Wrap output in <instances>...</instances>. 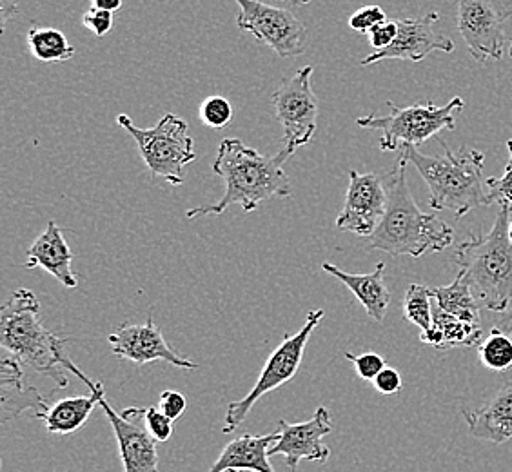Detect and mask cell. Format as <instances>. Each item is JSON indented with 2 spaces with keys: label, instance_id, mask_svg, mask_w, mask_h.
I'll return each mask as SVG.
<instances>
[{
  "label": "cell",
  "instance_id": "6da1fadb",
  "mask_svg": "<svg viewBox=\"0 0 512 472\" xmlns=\"http://www.w3.org/2000/svg\"><path fill=\"white\" fill-rule=\"evenodd\" d=\"M289 158L286 149L275 157H266L256 149L247 148L238 138H224L218 148L213 173L224 178L226 193L217 204L198 206L186 211V217L222 215L227 207L238 204L244 213H253L269 198H287L291 195V180L284 171Z\"/></svg>",
  "mask_w": 512,
  "mask_h": 472
},
{
  "label": "cell",
  "instance_id": "7a4b0ae2",
  "mask_svg": "<svg viewBox=\"0 0 512 472\" xmlns=\"http://www.w3.org/2000/svg\"><path fill=\"white\" fill-rule=\"evenodd\" d=\"M68 340L55 335L40 322V302L30 289H17L0 309V345L15 356L20 364L31 367L44 376H50L60 389L69 384L73 373L89 391L97 382L89 380L66 356Z\"/></svg>",
  "mask_w": 512,
  "mask_h": 472
},
{
  "label": "cell",
  "instance_id": "3957f363",
  "mask_svg": "<svg viewBox=\"0 0 512 472\" xmlns=\"http://www.w3.org/2000/svg\"><path fill=\"white\" fill-rule=\"evenodd\" d=\"M407 160L398 157L394 168L384 177L387 209L367 249L387 255L420 258L425 253H440L453 246V227L444 220L425 213L414 202L407 186Z\"/></svg>",
  "mask_w": 512,
  "mask_h": 472
},
{
  "label": "cell",
  "instance_id": "277c9868",
  "mask_svg": "<svg viewBox=\"0 0 512 472\" xmlns=\"http://www.w3.org/2000/svg\"><path fill=\"white\" fill-rule=\"evenodd\" d=\"M445 157H429L420 153L414 146L400 151L409 164L418 169L429 187V207L433 211H451L454 217L462 218L476 207L491 206L483 186L487 180L483 178L485 155L482 151L462 146L454 153L440 140Z\"/></svg>",
  "mask_w": 512,
  "mask_h": 472
},
{
  "label": "cell",
  "instance_id": "5b68a950",
  "mask_svg": "<svg viewBox=\"0 0 512 472\" xmlns=\"http://www.w3.org/2000/svg\"><path fill=\"white\" fill-rule=\"evenodd\" d=\"M511 209L500 206L493 229L487 235L469 236L454 256L482 309L493 313H505L512 302Z\"/></svg>",
  "mask_w": 512,
  "mask_h": 472
},
{
  "label": "cell",
  "instance_id": "8992f818",
  "mask_svg": "<svg viewBox=\"0 0 512 472\" xmlns=\"http://www.w3.org/2000/svg\"><path fill=\"white\" fill-rule=\"evenodd\" d=\"M387 106L391 108L389 115H367L358 118L356 124L360 128L380 131V149L391 153L409 146L416 148L444 129L453 131L456 128V118L465 109V102L460 97H454L445 106H434L433 102L414 104L407 108H398L393 102H387Z\"/></svg>",
  "mask_w": 512,
  "mask_h": 472
},
{
  "label": "cell",
  "instance_id": "52a82bcc",
  "mask_svg": "<svg viewBox=\"0 0 512 472\" xmlns=\"http://www.w3.org/2000/svg\"><path fill=\"white\" fill-rule=\"evenodd\" d=\"M117 124L135 138L151 177L166 180L171 186L184 184L182 169L197 158L186 120L168 113L158 120L155 128L140 129L128 115H119Z\"/></svg>",
  "mask_w": 512,
  "mask_h": 472
},
{
  "label": "cell",
  "instance_id": "ba28073f",
  "mask_svg": "<svg viewBox=\"0 0 512 472\" xmlns=\"http://www.w3.org/2000/svg\"><path fill=\"white\" fill-rule=\"evenodd\" d=\"M324 316V309L311 311L307 315L306 324L302 325V329L295 335H287L282 340V344L278 345L271 356L267 358L266 365L262 367V373L258 376L253 389L242 400H235L227 405L222 433H235L242 422L246 420L247 414L251 413L256 402L262 400V396L273 393L295 378L300 365H302V360H304L307 342Z\"/></svg>",
  "mask_w": 512,
  "mask_h": 472
},
{
  "label": "cell",
  "instance_id": "9c48e42d",
  "mask_svg": "<svg viewBox=\"0 0 512 472\" xmlns=\"http://www.w3.org/2000/svg\"><path fill=\"white\" fill-rule=\"evenodd\" d=\"M311 75L313 66L298 69L293 77L282 80L273 93V108L284 128V149L289 157L315 137L318 99L311 88Z\"/></svg>",
  "mask_w": 512,
  "mask_h": 472
},
{
  "label": "cell",
  "instance_id": "30bf717a",
  "mask_svg": "<svg viewBox=\"0 0 512 472\" xmlns=\"http://www.w3.org/2000/svg\"><path fill=\"white\" fill-rule=\"evenodd\" d=\"M240 8L237 24L258 42L266 44L278 57L289 59L306 51L304 22L286 8H276L262 0H235Z\"/></svg>",
  "mask_w": 512,
  "mask_h": 472
},
{
  "label": "cell",
  "instance_id": "8fae6325",
  "mask_svg": "<svg viewBox=\"0 0 512 472\" xmlns=\"http://www.w3.org/2000/svg\"><path fill=\"white\" fill-rule=\"evenodd\" d=\"M456 24L467 50L476 62L500 60L505 46L503 24L512 6L500 8L494 0H456Z\"/></svg>",
  "mask_w": 512,
  "mask_h": 472
},
{
  "label": "cell",
  "instance_id": "7c38bea8",
  "mask_svg": "<svg viewBox=\"0 0 512 472\" xmlns=\"http://www.w3.org/2000/svg\"><path fill=\"white\" fill-rule=\"evenodd\" d=\"M100 407L108 416L115 438L119 442L124 472L158 471L157 440L146 425V409L128 407L117 413L108 404L106 396L100 398Z\"/></svg>",
  "mask_w": 512,
  "mask_h": 472
},
{
  "label": "cell",
  "instance_id": "4fadbf2b",
  "mask_svg": "<svg viewBox=\"0 0 512 472\" xmlns=\"http://www.w3.org/2000/svg\"><path fill=\"white\" fill-rule=\"evenodd\" d=\"M387 209V191L384 180L375 173L349 171V187L342 213L336 218V227L356 236L375 235Z\"/></svg>",
  "mask_w": 512,
  "mask_h": 472
},
{
  "label": "cell",
  "instance_id": "5bb4252c",
  "mask_svg": "<svg viewBox=\"0 0 512 472\" xmlns=\"http://www.w3.org/2000/svg\"><path fill=\"white\" fill-rule=\"evenodd\" d=\"M333 418L325 407H318L315 416L307 422L287 423L278 420L280 438L271 445L269 456H284L287 469L298 471V463H325L331 458V449L325 447L324 438L333 431Z\"/></svg>",
  "mask_w": 512,
  "mask_h": 472
},
{
  "label": "cell",
  "instance_id": "9a60e30c",
  "mask_svg": "<svg viewBox=\"0 0 512 472\" xmlns=\"http://www.w3.org/2000/svg\"><path fill=\"white\" fill-rule=\"evenodd\" d=\"M108 342L111 345V351L117 358L128 360L133 364H151V362L160 360V362H168L184 371H191L198 367L195 362H191L186 356L178 354L175 349L169 347L166 338L158 329L151 315L148 316L146 324L120 325L115 333L108 336Z\"/></svg>",
  "mask_w": 512,
  "mask_h": 472
},
{
  "label": "cell",
  "instance_id": "2e32d148",
  "mask_svg": "<svg viewBox=\"0 0 512 472\" xmlns=\"http://www.w3.org/2000/svg\"><path fill=\"white\" fill-rule=\"evenodd\" d=\"M440 20L436 11L427 13L424 17L414 19H398V37L393 44L384 51H375L369 57L362 60V66H371L382 60H411V62H422L434 51L451 53L454 50V42L438 35L434 31V22Z\"/></svg>",
  "mask_w": 512,
  "mask_h": 472
},
{
  "label": "cell",
  "instance_id": "e0dca14e",
  "mask_svg": "<svg viewBox=\"0 0 512 472\" xmlns=\"http://www.w3.org/2000/svg\"><path fill=\"white\" fill-rule=\"evenodd\" d=\"M26 255L28 260L24 267L28 269L40 267L46 273L55 276L62 286L69 289L79 286V278L71 269L73 251L69 249L68 242L62 235V229L53 220H50L46 229L37 236V240L33 242V246L28 249Z\"/></svg>",
  "mask_w": 512,
  "mask_h": 472
},
{
  "label": "cell",
  "instance_id": "ac0fdd59",
  "mask_svg": "<svg viewBox=\"0 0 512 472\" xmlns=\"http://www.w3.org/2000/svg\"><path fill=\"white\" fill-rule=\"evenodd\" d=\"M278 438V429L264 436L242 434L227 443L209 472H275L269 462V449L278 442Z\"/></svg>",
  "mask_w": 512,
  "mask_h": 472
},
{
  "label": "cell",
  "instance_id": "d6986e66",
  "mask_svg": "<svg viewBox=\"0 0 512 472\" xmlns=\"http://www.w3.org/2000/svg\"><path fill=\"white\" fill-rule=\"evenodd\" d=\"M50 404L42 394L26 385L22 364L15 356H4L0 362V422H10L24 411L37 414Z\"/></svg>",
  "mask_w": 512,
  "mask_h": 472
},
{
  "label": "cell",
  "instance_id": "ffe728a7",
  "mask_svg": "<svg viewBox=\"0 0 512 472\" xmlns=\"http://www.w3.org/2000/svg\"><path fill=\"white\" fill-rule=\"evenodd\" d=\"M463 418L476 440L498 445L509 442L512 438V382L503 385L482 409H463Z\"/></svg>",
  "mask_w": 512,
  "mask_h": 472
},
{
  "label": "cell",
  "instance_id": "44dd1931",
  "mask_svg": "<svg viewBox=\"0 0 512 472\" xmlns=\"http://www.w3.org/2000/svg\"><path fill=\"white\" fill-rule=\"evenodd\" d=\"M322 271L340 280L356 296V300L364 307L365 313L375 322H384L387 307L391 304V293L384 282V262H378L375 271L369 275L345 273L340 267L333 266L329 262L322 264Z\"/></svg>",
  "mask_w": 512,
  "mask_h": 472
},
{
  "label": "cell",
  "instance_id": "7402d4cb",
  "mask_svg": "<svg viewBox=\"0 0 512 472\" xmlns=\"http://www.w3.org/2000/svg\"><path fill=\"white\" fill-rule=\"evenodd\" d=\"M106 396L104 385H97L89 391L88 396H73L64 398L53 405H46L40 413L35 414L44 423L46 431L51 434H73L82 429V425L88 422L89 416L100 405V398Z\"/></svg>",
  "mask_w": 512,
  "mask_h": 472
},
{
  "label": "cell",
  "instance_id": "603a6c76",
  "mask_svg": "<svg viewBox=\"0 0 512 472\" xmlns=\"http://www.w3.org/2000/svg\"><path fill=\"white\" fill-rule=\"evenodd\" d=\"M420 340L422 344L433 345L438 351H447L453 347H473L482 342V327L449 315L436 305V309H433V324L420 335Z\"/></svg>",
  "mask_w": 512,
  "mask_h": 472
},
{
  "label": "cell",
  "instance_id": "cb8c5ba5",
  "mask_svg": "<svg viewBox=\"0 0 512 472\" xmlns=\"http://www.w3.org/2000/svg\"><path fill=\"white\" fill-rule=\"evenodd\" d=\"M433 298H436V304L445 313L456 316L465 322L480 325V309L482 305L476 300L473 293V287L465 280L462 273L454 278L451 286L434 287L431 289Z\"/></svg>",
  "mask_w": 512,
  "mask_h": 472
},
{
  "label": "cell",
  "instance_id": "d4e9b609",
  "mask_svg": "<svg viewBox=\"0 0 512 472\" xmlns=\"http://www.w3.org/2000/svg\"><path fill=\"white\" fill-rule=\"evenodd\" d=\"M28 48L35 59L46 64L68 62L75 55L66 35L55 28H31L28 31Z\"/></svg>",
  "mask_w": 512,
  "mask_h": 472
},
{
  "label": "cell",
  "instance_id": "484cf974",
  "mask_svg": "<svg viewBox=\"0 0 512 472\" xmlns=\"http://www.w3.org/2000/svg\"><path fill=\"white\" fill-rule=\"evenodd\" d=\"M482 364L494 373H503L512 367V336L493 327L491 335L478 345Z\"/></svg>",
  "mask_w": 512,
  "mask_h": 472
},
{
  "label": "cell",
  "instance_id": "4316f807",
  "mask_svg": "<svg viewBox=\"0 0 512 472\" xmlns=\"http://www.w3.org/2000/svg\"><path fill=\"white\" fill-rule=\"evenodd\" d=\"M433 293L429 287L422 284H411L405 291L404 316L411 324L416 325L422 333L433 324Z\"/></svg>",
  "mask_w": 512,
  "mask_h": 472
},
{
  "label": "cell",
  "instance_id": "83f0119b",
  "mask_svg": "<svg viewBox=\"0 0 512 472\" xmlns=\"http://www.w3.org/2000/svg\"><path fill=\"white\" fill-rule=\"evenodd\" d=\"M233 104L220 95L207 97L200 106V120L209 128L224 129L233 120Z\"/></svg>",
  "mask_w": 512,
  "mask_h": 472
},
{
  "label": "cell",
  "instance_id": "f1b7e54d",
  "mask_svg": "<svg viewBox=\"0 0 512 472\" xmlns=\"http://www.w3.org/2000/svg\"><path fill=\"white\" fill-rule=\"evenodd\" d=\"M507 149H509V162L505 166V173L500 178H487V187H489L487 197L491 206L505 204L512 207V138L507 140Z\"/></svg>",
  "mask_w": 512,
  "mask_h": 472
},
{
  "label": "cell",
  "instance_id": "f546056e",
  "mask_svg": "<svg viewBox=\"0 0 512 472\" xmlns=\"http://www.w3.org/2000/svg\"><path fill=\"white\" fill-rule=\"evenodd\" d=\"M345 358L355 364L356 374L365 382H375L376 376L384 371L385 358L378 353H364L356 356L353 353H345Z\"/></svg>",
  "mask_w": 512,
  "mask_h": 472
},
{
  "label": "cell",
  "instance_id": "4dcf8cb0",
  "mask_svg": "<svg viewBox=\"0 0 512 472\" xmlns=\"http://www.w3.org/2000/svg\"><path fill=\"white\" fill-rule=\"evenodd\" d=\"M385 20H387V15L380 6H364L349 17V28L358 31V33L369 35L371 30H375L376 26L385 22Z\"/></svg>",
  "mask_w": 512,
  "mask_h": 472
},
{
  "label": "cell",
  "instance_id": "1f68e13d",
  "mask_svg": "<svg viewBox=\"0 0 512 472\" xmlns=\"http://www.w3.org/2000/svg\"><path fill=\"white\" fill-rule=\"evenodd\" d=\"M146 425L158 443H166L173 436L175 422L158 407H146Z\"/></svg>",
  "mask_w": 512,
  "mask_h": 472
},
{
  "label": "cell",
  "instance_id": "d6a6232c",
  "mask_svg": "<svg viewBox=\"0 0 512 472\" xmlns=\"http://www.w3.org/2000/svg\"><path fill=\"white\" fill-rule=\"evenodd\" d=\"M113 22H115L113 13L111 11L99 10V8H91L82 17L84 28H88L99 39H102L104 35H108L111 28H113Z\"/></svg>",
  "mask_w": 512,
  "mask_h": 472
},
{
  "label": "cell",
  "instance_id": "836d02e7",
  "mask_svg": "<svg viewBox=\"0 0 512 472\" xmlns=\"http://www.w3.org/2000/svg\"><path fill=\"white\" fill-rule=\"evenodd\" d=\"M367 37H369V44L376 51L387 50L396 40V37H398V22L387 19L382 24H378L375 30H371Z\"/></svg>",
  "mask_w": 512,
  "mask_h": 472
},
{
  "label": "cell",
  "instance_id": "e575fe53",
  "mask_svg": "<svg viewBox=\"0 0 512 472\" xmlns=\"http://www.w3.org/2000/svg\"><path fill=\"white\" fill-rule=\"evenodd\" d=\"M158 409L169 416L173 422H177L178 418L186 413L188 400H186L184 394L177 393V391H164L160 394Z\"/></svg>",
  "mask_w": 512,
  "mask_h": 472
},
{
  "label": "cell",
  "instance_id": "d590c367",
  "mask_svg": "<svg viewBox=\"0 0 512 472\" xmlns=\"http://www.w3.org/2000/svg\"><path fill=\"white\" fill-rule=\"evenodd\" d=\"M373 385H375V389L378 393L391 396V394H398L402 391L404 382H402V376H400V373H398L396 369H393V367H385L384 371L376 376Z\"/></svg>",
  "mask_w": 512,
  "mask_h": 472
},
{
  "label": "cell",
  "instance_id": "8d00e7d4",
  "mask_svg": "<svg viewBox=\"0 0 512 472\" xmlns=\"http://www.w3.org/2000/svg\"><path fill=\"white\" fill-rule=\"evenodd\" d=\"M20 0H0V24H2V31L6 28V24L10 22L17 13H19Z\"/></svg>",
  "mask_w": 512,
  "mask_h": 472
},
{
  "label": "cell",
  "instance_id": "74e56055",
  "mask_svg": "<svg viewBox=\"0 0 512 472\" xmlns=\"http://www.w3.org/2000/svg\"><path fill=\"white\" fill-rule=\"evenodd\" d=\"M91 4H93V8L111 11V13H115V11H119L122 8V0H91Z\"/></svg>",
  "mask_w": 512,
  "mask_h": 472
},
{
  "label": "cell",
  "instance_id": "f35d334b",
  "mask_svg": "<svg viewBox=\"0 0 512 472\" xmlns=\"http://www.w3.org/2000/svg\"><path fill=\"white\" fill-rule=\"evenodd\" d=\"M496 329H500L502 333H505V335L512 336V309L509 311H505V313H502V316H500V320L496 322V325H494Z\"/></svg>",
  "mask_w": 512,
  "mask_h": 472
},
{
  "label": "cell",
  "instance_id": "ab89813d",
  "mask_svg": "<svg viewBox=\"0 0 512 472\" xmlns=\"http://www.w3.org/2000/svg\"><path fill=\"white\" fill-rule=\"evenodd\" d=\"M267 4H286V6H307L311 0H262Z\"/></svg>",
  "mask_w": 512,
  "mask_h": 472
},
{
  "label": "cell",
  "instance_id": "60d3db41",
  "mask_svg": "<svg viewBox=\"0 0 512 472\" xmlns=\"http://www.w3.org/2000/svg\"><path fill=\"white\" fill-rule=\"evenodd\" d=\"M509 238H511V242H512V217H511V224H509Z\"/></svg>",
  "mask_w": 512,
  "mask_h": 472
},
{
  "label": "cell",
  "instance_id": "b9f144b4",
  "mask_svg": "<svg viewBox=\"0 0 512 472\" xmlns=\"http://www.w3.org/2000/svg\"><path fill=\"white\" fill-rule=\"evenodd\" d=\"M511 59H512V42H511Z\"/></svg>",
  "mask_w": 512,
  "mask_h": 472
}]
</instances>
